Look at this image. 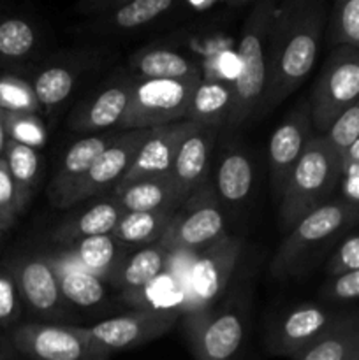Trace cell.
<instances>
[{"instance_id":"5bb4252c","label":"cell","mask_w":359,"mask_h":360,"mask_svg":"<svg viewBox=\"0 0 359 360\" xmlns=\"http://www.w3.org/2000/svg\"><path fill=\"white\" fill-rule=\"evenodd\" d=\"M340 319L327 309L306 302L280 313L270 326L266 347L271 355L294 359L305 348L315 343L324 333L331 329Z\"/></svg>"},{"instance_id":"9c48e42d","label":"cell","mask_w":359,"mask_h":360,"mask_svg":"<svg viewBox=\"0 0 359 360\" xmlns=\"http://www.w3.org/2000/svg\"><path fill=\"white\" fill-rule=\"evenodd\" d=\"M178 319H182L180 308H139L90 327L77 326V329L99 354L109 359L116 352L132 350L158 340L175 327Z\"/></svg>"},{"instance_id":"44dd1931","label":"cell","mask_w":359,"mask_h":360,"mask_svg":"<svg viewBox=\"0 0 359 360\" xmlns=\"http://www.w3.org/2000/svg\"><path fill=\"white\" fill-rule=\"evenodd\" d=\"M62 253V259L60 257H55V259L73 264L77 269L94 274L102 281H111L125 257L129 255L127 246L122 245L113 234L73 243L69 246H63Z\"/></svg>"},{"instance_id":"9a60e30c","label":"cell","mask_w":359,"mask_h":360,"mask_svg":"<svg viewBox=\"0 0 359 360\" xmlns=\"http://www.w3.org/2000/svg\"><path fill=\"white\" fill-rule=\"evenodd\" d=\"M312 116L308 102L299 104L294 111L285 116L284 122L275 129L267 146V162H270L271 190L275 197L280 199L287 179L299 158L305 153L306 146L312 141Z\"/></svg>"},{"instance_id":"ac0fdd59","label":"cell","mask_w":359,"mask_h":360,"mask_svg":"<svg viewBox=\"0 0 359 360\" xmlns=\"http://www.w3.org/2000/svg\"><path fill=\"white\" fill-rule=\"evenodd\" d=\"M199 125L192 122H176L169 125L151 129L144 143L137 150L136 158L130 165L129 172L123 176L120 185L137 181L143 178H153V176L169 174L175 164V158L182 148L183 141L194 132Z\"/></svg>"},{"instance_id":"7a4b0ae2","label":"cell","mask_w":359,"mask_h":360,"mask_svg":"<svg viewBox=\"0 0 359 360\" xmlns=\"http://www.w3.org/2000/svg\"><path fill=\"white\" fill-rule=\"evenodd\" d=\"M273 0H257L239 28L238 70L232 79L234 102L225 130L236 132L260 111L267 83V34L273 20Z\"/></svg>"},{"instance_id":"1f68e13d","label":"cell","mask_w":359,"mask_h":360,"mask_svg":"<svg viewBox=\"0 0 359 360\" xmlns=\"http://www.w3.org/2000/svg\"><path fill=\"white\" fill-rule=\"evenodd\" d=\"M176 210L125 213L120 224L116 225L113 236L125 246H139V248H143V246L155 245L162 239L169 225V220H171L172 213Z\"/></svg>"},{"instance_id":"8fae6325","label":"cell","mask_w":359,"mask_h":360,"mask_svg":"<svg viewBox=\"0 0 359 360\" xmlns=\"http://www.w3.org/2000/svg\"><path fill=\"white\" fill-rule=\"evenodd\" d=\"M248 334V309L243 299L229 297L187 330L196 360H241Z\"/></svg>"},{"instance_id":"7c38bea8","label":"cell","mask_w":359,"mask_h":360,"mask_svg":"<svg viewBox=\"0 0 359 360\" xmlns=\"http://www.w3.org/2000/svg\"><path fill=\"white\" fill-rule=\"evenodd\" d=\"M6 340L28 360H109L83 338L77 326L48 322L18 323Z\"/></svg>"},{"instance_id":"7dc6e473","label":"cell","mask_w":359,"mask_h":360,"mask_svg":"<svg viewBox=\"0 0 359 360\" xmlns=\"http://www.w3.org/2000/svg\"><path fill=\"white\" fill-rule=\"evenodd\" d=\"M20 360H28V359H23V357H21V359H20Z\"/></svg>"},{"instance_id":"277c9868","label":"cell","mask_w":359,"mask_h":360,"mask_svg":"<svg viewBox=\"0 0 359 360\" xmlns=\"http://www.w3.org/2000/svg\"><path fill=\"white\" fill-rule=\"evenodd\" d=\"M241 252V239L224 236L192 257V262L182 283L183 301L180 311H182L185 330L194 329L220 304Z\"/></svg>"},{"instance_id":"d6a6232c","label":"cell","mask_w":359,"mask_h":360,"mask_svg":"<svg viewBox=\"0 0 359 360\" xmlns=\"http://www.w3.org/2000/svg\"><path fill=\"white\" fill-rule=\"evenodd\" d=\"M4 160L9 167L14 183H16L21 204L27 210L30 200L34 199L39 174H41V155H39V150L14 143V141H7Z\"/></svg>"},{"instance_id":"b9f144b4","label":"cell","mask_w":359,"mask_h":360,"mask_svg":"<svg viewBox=\"0 0 359 360\" xmlns=\"http://www.w3.org/2000/svg\"><path fill=\"white\" fill-rule=\"evenodd\" d=\"M345 200L359 204V141L345 153L341 179Z\"/></svg>"},{"instance_id":"ab89813d","label":"cell","mask_w":359,"mask_h":360,"mask_svg":"<svg viewBox=\"0 0 359 360\" xmlns=\"http://www.w3.org/2000/svg\"><path fill=\"white\" fill-rule=\"evenodd\" d=\"M359 269V234L345 239L336 252L331 255L327 262L326 271L329 278L340 276V274L351 273V271Z\"/></svg>"},{"instance_id":"7bdbcfd3","label":"cell","mask_w":359,"mask_h":360,"mask_svg":"<svg viewBox=\"0 0 359 360\" xmlns=\"http://www.w3.org/2000/svg\"><path fill=\"white\" fill-rule=\"evenodd\" d=\"M20 354L13 348V345L4 338L0 340V360H20Z\"/></svg>"},{"instance_id":"74e56055","label":"cell","mask_w":359,"mask_h":360,"mask_svg":"<svg viewBox=\"0 0 359 360\" xmlns=\"http://www.w3.org/2000/svg\"><path fill=\"white\" fill-rule=\"evenodd\" d=\"M322 137L344 160L345 153L359 141V98L334 122V125Z\"/></svg>"},{"instance_id":"60d3db41","label":"cell","mask_w":359,"mask_h":360,"mask_svg":"<svg viewBox=\"0 0 359 360\" xmlns=\"http://www.w3.org/2000/svg\"><path fill=\"white\" fill-rule=\"evenodd\" d=\"M320 295L327 301L345 302L359 299V269L351 273L340 274V276L329 278L320 290Z\"/></svg>"},{"instance_id":"8d00e7d4","label":"cell","mask_w":359,"mask_h":360,"mask_svg":"<svg viewBox=\"0 0 359 360\" xmlns=\"http://www.w3.org/2000/svg\"><path fill=\"white\" fill-rule=\"evenodd\" d=\"M23 301L16 280L6 264H0V329L11 330L20 323Z\"/></svg>"},{"instance_id":"2e32d148","label":"cell","mask_w":359,"mask_h":360,"mask_svg":"<svg viewBox=\"0 0 359 360\" xmlns=\"http://www.w3.org/2000/svg\"><path fill=\"white\" fill-rule=\"evenodd\" d=\"M148 134H150V130H125L120 136H116V139L95 160L83 181L76 186L69 202H67V210L73 207L74 204L81 202V200L101 195V193L108 192L109 188H115L122 181L123 176L129 172L137 150L144 143Z\"/></svg>"},{"instance_id":"ba28073f","label":"cell","mask_w":359,"mask_h":360,"mask_svg":"<svg viewBox=\"0 0 359 360\" xmlns=\"http://www.w3.org/2000/svg\"><path fill=\"white\" fill-rule=\"evenodd\" d=\"M201 79H134L129 108L120 129L151 130L183 122Z\"/></svg>"},{"instance_id":"d4e9b609","label":"cell","mask_w":359,"mask_h":360,"mask_svg":"<svg viewBox=\"0 0 359 360\" xmlns=\"http://www.w3.org/2000/svg\"><path fill=\"white\" fill-rule=\"evenodd\" d=\"M123 214H125V211L120 207L115 197L102 199L81 213H76L63 220L51 232L49 239L55 245L69 246L73 243L97 238V236L113 234Z\"/></svg>"},{"instance_id":"83f0119b","label":"cell","mask_w":359,"mask_h":360,"mask_svg":"<svg viewBox=\"0 0 359 360\" xmlns=\"http://www.w3.org/2000/svg\"><path fill=\"white\" fill-rule=\"evenodd\" d=\"M256 181V169L248 155L239 148H229L220 158L215 176V192L220 204L236 207L248 200Z\"/></svg>"},{"instance_id":"3957f363","label":"cell","mask_w":359,"mask_h":360,"mask_svg":"<svg viewBox=\"0 0 359 360\" xmlns=\"http://www.w3.org/2000/svg\"><path fill=\"white\" fill-rule=\"evenodd\" d=\"M344 160L322 136H313L278 199V225L287 234L301 218L329 200L341 179Z\"/></svg>"},{"instance_id":"e575fe53","label":"cell","mask_w":359,"mask_h":360,"mask_svg":"<svg viewBox=\"0 0 359 360\" xmlns=\"http://www.w3.org/2000/svg\"><path fill=\"white\" fill-rule=\"evenodd\" d=\"M0 108L6 112H30V115L42 112L30 81L14 74L0 76Z\"/></svg>"},{"instance_id":"e0dca14e","label":"cell","mask_w":359,"mask_h":360,"mask_svg":"<svg viewBox=\"0 0 359 360\" xmlns=\"http://www.w3.org/2000/svg\"><path fill=\"white\" fill-rule=\"evenodd\" d=\"M134 79L136 77L132 74L120 76L99 88L84 101L77 102L76 108L70 111L69 129L77 134L95 136L111 127H120L129 108Z\"/></svg>"},{"instance_id":"cb8c5ba5","label":"cell","mask_w":359,"mask_h":360,"mask_svg":"<svg viewBox=\"0 0 359 360\" xmlns=\"http://www.w3.org/2000/svg\"><path fill=\"white\" fill-rule=\"evenodd\" d=\"M111 197H115L125 213L176 210L187 199L171 174L143 178L115 186L111 190Z\"/></svg>"},{"instance_id":"484cf974","label":"cell","mask_w":359,"mask_h":360,"mask_svg":"<svg viewBox=\"0 0 359 360\" xmlns=\"http://www.w3.org/2000/svg\"><path fill=\"white\" fill-rule=\"evenodd\" d=\"M234 102V88L229 79H201L190 98L185 122L204 129H225Z\"/></svg>"},{"instance_id":"f546056e","label":"cell","mask_w":359,"mask_h":360,"mask_svg":"<svg viewBox=\"0 0 359 360\" xmlns=\"http://www.w3.org/2000/svg\"><path fill=\"white\" fill-rule=\"evenodd\" d=\"M49 260L55 266L58 273L60 288H62L63 299L69 302V306L76 308H95L102 304L108 297V290L101 278L88 274L84 271L77 269L73 264L56 260L55 257L48 255Z\"/></svg>"},{"instance_id":"f1b7e54d","label":"cell","mask_w":359,"mask_h":360,"mask_svg":"<svg viewBox=\"0 0 359 360\" xmlns=\"http://www.w3.org/2000/svg\"><path fill=\"white\" fill-rule=\"evenodd\" d=\"M358 352L359 322L354 319H340L292 360H354Z\"/></svg>"},{"instance_id":"7402d4cb","label":"cell","mask_w":359,"mask_h":360,"mask_svg":"<svg viewBox=\"0 0 359 360\" xmlns=\"http://www.w3.org/2000/svg\"><path fill=\"white\" fill-rule=\"evenodd\" d=\"M129 65L139 79H203V70L192 58L158 41L134 53Z\"/></svg>"},{"instance_id":"ee69618b","label":"cell","mask_w":359,"mask_h":360,"mask_svg":"<svg viewBox=\"0 0 359 360\" xmlns=\"http://www.w3.org/2000/svg\"><path fill=\"white\" fill-rule=\"evenodd\" d=\"M7 141H9V137L6 132V111L0 108V158H4V153H6Z\"/></svg>"},{"instance_id":"6da1fadb","label":"cell","mask_w":359,"mask_h":360,"mask_svg":"<svg viewBox=\"0 0 359 360\" xmlns=\"http://www.w3.org/2000/svg\"><path fill=\"white\" fill-rule=\"evenodd\" d=\"M326 16L320 0H285L275 6L267 34V83L260 112L280 105L312 72Z\"/></svg>"},{"instance_id":"4316f807","label":"cell","mask_w":359,"mask_h":360,"mask_svg":"<svg viewBox=\"0 0 359 360\" xmlns=\"http://www.w3.org/2000/svg\"><path fill=\"white\" fill-rule=\"evenodd\" d=\"M171 260L172 252H169L160 243L143 246L125 257L111 283L123 288L127 294H132L168 273Z\"/></svg>"},{"instance_id":"30bf717a","label":"cell","mask_w":359,"mask_h":360,"mask_svg":"<svg viewBox=\"0 0 359 360\" xmlns=\"http://www.w3.org/2000/svg\"><path fill=\"white\" fill-rule=\"evenodd\" d=\"M20 288L23 306L48 323L69 316V302L63 299L58 273L44 253H18L6 262Z\"/></svg>"},{"instance_id":"5b68a950","label":"cell","mask_w":359,"mask_h":360,"mask_svg":"<svg viewBox=\"0 0 359 360\" xmlns=\"http://www.w3.org/2000/svg\"><path fill=\"white\" fill-rule=\"evenodd\" d=\"M358 221L359 204L345 199L327 200L287 232L271 260L270 274L275 280L298 276L319 246Z\"/></svg>"},{"instance_id":"f6af8a7d","label":"cell","mask_w":359,"mask_h":360,"mask_svg":"<svg viewBox=\"0 0 359 360\" xmlns=\"http://www.w3.org/2000/svg\"><path fill=\"white\" fill-rule=\"evenodd\" d=\"M13 221H9V220H6V218H2L0 217V238H2V234L4 232H7L9 231L11 227H13Z\"/></svg>"},{"instance_id":"bcb514c9","label":"cell","mask_w":359,"mask_h":360,"mask_svg":"<svg viewBox=\"0 0 359 360\" xmlns=\"http://www.w3.org/2000/svg\"><path fill=\"white\" fill-rule=\"evenodd\" d=\"M354 360H359V352H358V355H355V359Z\"/></svg>"},{"instance_id":"4dcf8cb0","label":"cell","mask_w":359,"mask_h":360,"mask_svg":"<svg viewBox=\"0 0 359 360\" xmlns=\"http://www.w3.org/2000/svg\"><path fill=\"white\" fill-rule=\"evenodd\" d=\"M41 44L39 30L28 18L9 16L0 18V62L16 65L30 60Z\"/></svg>"},{"instance_id":"8992f818","label":"cell","mask_w":359,"mask_h":360,"mask_svg":"<svg viewBox=\"0 0 359 360\" xmlns=\"http://www.w3.org/2000/svg\"><path fill=\"white\" fill-rule=\"evenodd\" d=\"M225 234V213L210 181L190 193L169 220L158 243L172 253H199Z\"/></svg>"},{"instance_id":"603a6c76","label":"cell","mask_w":359,"mask_h":360,"mask_svg":"<svg viewBox=\"0 0 359 360\" xmlns=\"http://www.w3.org/2000/svg\"><path fill=\"white\" fill-rule=\"evenodd\" d=\"M215 139H217V130L197 127L183 141L169 174L172 176V179L185 197H189L190 193H194L197 188L208 183L210 158Z\"/></svg>"},{"instance_id":"f35d334b","label":"cell","mask_w":359,"mask_h":360,"mask_svg":"<svg viewBox=\"0 0 359 360\" xmlns=\"http://www.w3.org/2000/svg\"><path fill=\"white\" fill-rule=\"evenodd\" d=\"M25 211L18 193L16 183L11 176L6 160L0 158V217L16 224L18 217Z\"/></svg>"},{"instance_id":"d6986e66","label":"cell","mask_w":359,"mask_h":360,"mask_svg":"<svg viewBox=\"0 0 359 360\" xmlns=\"http://www.w3.org/2000/svg\"><path fill=\"white\" fill-rule=\"evenodd\" d=\"M115 139L116 136H108V134L81 137L63 153L58 171L48 185V199L53 206L58 210H67V202L76 186L83 181L95 160Z\"/></svg>"},{"instance_id":"d590c367","label":"cell","mask_w":359,"mask_h":360,"mask_svg":"<svg viewBox=\"0 0 359 360\" xmlns=\"http://www.w3.org/2000/svg\"><path fill=\"white\" fill-rule=\"evenodd\" d=\"M6 132L9 141L25 144L34 150L44 148L48 130L39 115L30 112H6Z\"/></svg>"},{"instance_id":"ffe728a7","label":"cell","mask_w":359,"mask_h":360,"mask_svg":"<svg viewBox=\"0 0 359 360\" xmlns=\"http://www.w3.org/2000/svg\"><path fill=\"white\" fill-rule=\"evenodd\" d=\"M175 0H132L118 2L109 13L99 16L90 25L92 34H134L158 27L165 20H171L175 11Z\"/></svg>"},{"instance_id":"4fadbf2b","label":"cell","mask_w":359,"mask_h":360,"mask_svg":"<svg viewBox=\"0 0 359 360\" xmlns=\"http://www.w3.org/2000/svg\"><path fill=\"white\" fill-rule=\"evenodd\" d=\"M101 58V49H74L42 62L30 81L42 111L56 115L73 97L84 74L97 67Z\"/></svg>"},{"instance_id":"836d02e7","label":"cell","mask_w":359,"mask_h":360,"mask_svg":"<svg viewBox=\"0 0 359 360\" xmlns=\"http://www.w3.org/2000/svg\"><path fill=\"white\" fill-rule=\"evenodd\" d=\"M329 39L334 48L359 51V0H340L334 4L329 20Z\"/></svg>"},{"instance_id":"52a82bcc","label":"cell","mask_w":359,"mask_h":360,"mask_svg":"<svg viewBox=\"0 0 359 360\" xmlns=\"http://www.w3.org/2000/svg\"><path fill=\"white\" fill-rule=\"evenodd\" d=\"M358 98L359 51L351 48H334L310 95L308 105L313 130H317L319 136H324Z\"/></svg>"}]
</instances>
